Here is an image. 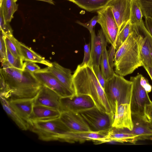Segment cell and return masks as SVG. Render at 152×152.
<instances>
[{
    "instance_id": "6da1fadb",
    "label": "cell",
    "mask_w": 152,
    "mask_h": 152,
    "mask_svg": "<svg viewBox=\"0 0 152 152\" xmlns=\"http://www.w3.org/2000/svg\"><path fill=\"white\" fill-rule=\"evenodd\" d=\"M0 77L6 86L4 96L7 100L21 99H34L42 84L33 73L12 66L6 61L1 63Z\"/></svg>"
},
{
    "instance_id": "7a4b0ae2",
    "label": "cell",
    "mask_w": 152,
    "mask_h": 152,
    "mask_svg": "<svg viewBox=\"0 0 152 152\" xmlns=\"http://www.w3.org/2000/svg\"><path fill=\"white\" fill-rule=\"evenodd\" d=\"M75 95L90 96L95 106L101 111L108 114L113 119L112 107L95 75L93 66L78 65L73 75Z\"/></svg>"
},
{
    "instance_id": "3957f363",
    "label": "cell",
    "mask_w": 152,
    "mask_h": 152,
    "mask_svg": "<svg viewBox=\"0 0 152 152\" xmlns=\"http://www.w3.org/2000/svg\"><path fill=\"white\" fill-rule=\"evenodd\" d=\"M140 24H132L133 31L115 52L113 66L118 75L126 76L142 66L140 53L144 36Z\"/></svg>"
},
{
    "instance_id": "277c9868",
    "label": "cell",
    "mask_w": 152,
    "mask_h": 152,
    "mask_svg": "<svg viewBox=\"0 0 152 152\" xmlns=\"http://www.w3.org/2000/svg\"><path fill=\"white\" fill-rule=\"evenodd\" d=\"M132 86L131 81L115 73L107 81L104 91L114 113L116 106L122 104H130Z\"/></svg>"
},
{
    "instance_id": "5b68a950",
    "label": "cell",
    "mask_w": 152,
    "mask_h": 152,
    "mask_svg": "<svg viewBox=\"0 0 152 152\" xmlns=\"http://www.w3.org/2000/svg\"><path fill=\"white\" fill-rule=\"evenodd\" d=\"M29 130L35 133L39 139L44 141L64 142L66 133L70 131L60 118L42 121H33Z\"/></svg>"
},
{
    "instance_id": "8992f818",
    "label": "cell",
    "mask_w": 152,
    "mask_h": 152,
    "mask_svg": "<svg viewBox=\"0 0 152 152\" xmlns=\"http://www.w3.org/2000/svg\"><path fill=\"white\" fill-rule=\"evenodd\" d=\"M141 75L138 74L130 77V80L133 84L130 106L132 115L145 119V106L152 102L148 93L140 84Z\"/></svg>"
},
{
    "instance_id": "52a82bcc",
    "label": "cell",
    "mask_w": 152,
    "mask_h": 152,
    "mask_svg": "<svg viewBox=\"0 0 152 152\" xmlns=\"http://www.w3.org/2000/svg\"><path fill=\"white\" fill-rule=\"evenodd\" d=\"M96 12L97 23L100 25L107 42L115 47L119 30L111 9L106 6Z\"/></svg>"
},
{
    "instance_id": "ba28073f",
    "label": "cell",
    "mask_w": 152,
    "mask_h": 152,
    "mask_svg": "<svg viewBox=\"0 0 152 152\" xmlns=\"http://www.w3.org/2000/svg\"><path fill=\"white\" fill-rule=\"evenodd\" d=\"M79 113L92 131L107 130L112 127V118L107 113L101 111L96 106Z\"/></svg>"
},
{
    "instance_id": "9c48e42d",
    "label": "cell",
    "mask_w": 152,
    "mask_h": 152,
    "mask_svg": "<svg viewBox=\"0 0 152 152\" xmlns=\"http://www.w3.org/2000/svg\"><path fill=\"white\" fill-rule=\"evenodd\" d=\"M35 77L42 84L53 90L61 97H71L75 94L62 83L47 67L41 69L33 73Z\"/></svg>"
},
{
    "instance_id": "30bf717a",
    "label": "cell",
    "mask_w": 152,
    "mask_h": 152,
    "mask_svg": "<svg viewBox=\"0 0 152 152\" xmlns=\"http://www.w3.org/2000/svg\"><path fill=\"white\" fill-rule=\"evenodd\" d=\"M60 104L61 112L71 111L79 113L95 106L92 99L90 96L85 95L61 97Z\"/></svg>"
},
{
    "instance_id": "8fae6325",
    "label": "cell",
    "mask_w": 152,
    "mask_h": 152,
    "mask_svg": "<svg viewBox=\"0 0 152 152\" xmlns=\"http://www.w3.org/2000/svg\"><path fill=\"white\" fill-rule=\"evenodd\" d=\"M112 126L132 130L133 122L130 104H122L115 107Z\"/></svg>"
},
{
    "instance_id": "7c38bea8",
    "label": "cell",
    "mask_w": 152,
    "mask_h": 152,
    "mask_svg": "<svg viewBox=\"0 0 152 152\" xmlns=\"http://www.w3.org/2000/svg\"><path fill=\"white\" fill-rule=\"evenodd\" d=\"M131 1V0H110L106 6L111 9L119 31L122 26L130 20Z\"/></svg>"
},
{
    "instance_id": "4fadbf2b",
    "label": "cell",
    "mask_w": 152,
    "mask_h": 152,
    "mask_svg": "<svg viewBox=\"0 0 152 152\" xmlns=\"http://www.w3.org/2000/svg\"><path fill=\"white\" fill-rule=\"evenodd\" d=\"M61 97L53 90L42 85L34 99V105L45 106L60 110Z\"/></svg>"
},
{
    "instance_id": "5bb4252c",
    "label": "cell",
    "mask_w": 152,
    "mask_h": 152,
    "mask_svg": "<svg viewBox=\"0 0 152 152\" xmlns=\"http://www.w3.org/2000/svg\"><path fill=\"white\" fill-rule=\"evenodd\" d=\"M108 130L99 131H69L65 134L64 142L71 143H82L86 141H91L96 144H98L100 140L106 135Z\"/></svg>"
},
{
    "instance_id": "9a60e30c",
    "label": "cell",
    "mask_w": 152,
    "mask_h": 152,
    "mask_svg": "<svg viewBox=\"0 0 152 152\" xmlns=\"http://www.w3.org/2000/svg\"><path fill=\"white\" fill-rule=\"evenodd\" d=\"M59 118L70 131H92L88 123L79 113L71 111L61 112Z\"/></svg>"
},
{
    "instance_id": "2e32d148",
    "label": "cell",
    "mask_w": 152,
    "mask_h": 152,
    "mask_svg": "<svg viewBox=\"0 0 152 152\" xmlns=\"http://www.w3.org/2000/svg\"><path fill=\"white\" fill-rule=\"evenodd\" d=\"M138 140V137L131 133L129 130L112 126L107 130L104 136L100 140L98 144L113 141L135 144Z\"/></svg>"
},
{
    "instance_id": "e0dca14e",
    "label": "cell",
    "mask_w": 152,
    "mask_h": 152,
    "mask_svg": "<svg viewBox=\"0 0 152 152\" xmlns=\"http://www.w3.org/2000/svg\"><path fill=\"white\" fill-rule=\"evenodd\" d=\"M90 34L92 66H99L101 56L107 42L101 29L98 31L97 35L94 30Z\"/></svg>"
},
{
    "instance_id": "ac0fdd59",
    "label": "cell",
    "mask_w": 152,
    "mask_h": 152,
    "mask_svg": "<svg viewBox=\"0 0 152 152\" xmlns=\"http://www.w3.org/2000/svg\"><path fill=\"white\" fill-rule=\"evenodd\" d=\"M12 107L20 117L28 125L34 105V99H21L8 100Z\"/></svg>"
},
{
    "instance_id": "d6986e66",
    "label": "cell",
    "mask_w": 152,
    "mask_h": 152,
    "mask_svg": "<svg viewBox=\"0 0 152 152\" xmlns=\"http://www.w3.org/2000/svg\"><path fill=\"white\" fill-rule=\"evenodd\" d=\"M47 67L49 71L75 94L73 83V75L70 69L63 67L56 62H52L51 65Z\"/></svg>"
},
{
    "instance_id": "ffe728a7",
    "label": "cell",
    "mask_w": 152,
    "mask_h": 152,
    "mask_svg": "<svg viewBox=\"0 0 152 152\" xmlns=\"http://www.w3.org/2000/svg\"><path fill=\"white\" fill-rule=\"evenodd\" d=\"M140 26L144 36L140 53L142 66L152 67V37L146 28L144 22Z\"/></svg>"
},
{
    "instance_id": "44dd1931",
    "label": "cell",
    "mask_w": 152,
    "mask_h": 152,
    "mask_svg": "<svg viewBox=\"0 0 152 152\" xmlns=\"http://www.w3.org/2000/svg\"><path fill=\"white\" fill-rule=\"evenodd\" d=\"M60 110L42 105H34L30 118L33 121L46 120L59 118Z\"/></svg>"
},
{
    "instance_id": "7402d4cb",
    "label": "cell",
    "mask_w": 152,
    "mask_h": 152,
    "mask_svg": "<svg viewBox=\"0 0 152 152\" xmlns=\"http://www.w3.org/2000/svg\"><path fill=\"white\" fill-rule=\"evenodd\" d=\"M133 117V127L132 130H129L130 132L137 136L139 140H152V131L148 127L146 121L145 119Z\"/></svg>"
},
{
    "instance_id": "603a6c76",
    "label": "cell",
    "mask_w": 152,
    "mask_h": 152,
    "mask_svg": "<svg viewBox=\"0 0 152 152\" xmlns=\"http://www.w3.org/2000/svg\"><path fill=\"white\" fill-rule=\"evenodd\" d=\"M0 98L1 102L4 110L18 126L22 130H28V124L22 119L12 108L8 100L1 96H0Z\"/></svg>"
},
{
    "instance_id": "cb8c5ba5",
    "label": "cell",
    "mask_w": 152,
    "mask_h": 152,
    "mask_svg": "<svg viewBox=\"0 0 152 152\" xmlns=\"http://www.w3.org/2000/svg\"><path fill=\"white\" fill-rule=\"evenodd\" d=\"M19 46L23 61H31L48 66L51 65L52 62L45 60L24 44L20 42Z\"/></svg>"
},
{
    "instance_id": "d4e9b609",
    "label": "cell",
    "mask_w": 152,
    "mask_h": 152,
    "mask_svg": "<svg viewBox=\"0 0 152 152\" xmlns=\"http://www.w3.org/2000/svg\"><path fill=\"white\" fill-rule=\"evenodd\" d=\"M110 0H74L72 2L89 12L97 11L106 7Z\"/></svg>"
},
{
    "instance_id": "484cf974",
    "label": "cell",
    "mask_w": 152,
    "mask_h": 152,
    "mask_svg": "<svg viewBox=\"0 0 152 152\" xmlns=\"http://www.w3.org/2000/svg\"><path fill=\"white\" fill-rule=\"evenodd\" d=\"M18 5L14 0H1L0 1V10L5 22L10 23L17 11Z\"/></svg>"
},
{
    "instance_id": "4316f807",
    "label": "cell",
    "mask_w": 152,
    "mask_h": 152,
    "mask_svg": "<svg viewBox=\"0 0 152 152\" xmlns=\"http://www.w3.org/2000/svg\"><path fill=\"white\" fill-rule=\"evenodd\" d=\"M101 71L105 79L107 81L111 78L115 73L111 66L109 61L108 53L106 47L103 52L100 61Z\"/></svg>"
},
{
    "instance_id": "83f0119b",
    "label": "cell",
    "mask_w": 152,
    "mask_h": 152,
    "mask_svg": "<svg viewBox=\"0 0 152 152\" xmlns=\"http://www.w3.org/2000/svg\"><path fill=\"white\" fill-rule=\"evenodd\" d=\"M142 11L137 0H131L130 21L132 24H138L143 22Z\"/></svg>"
},
{
    "instance_id": "f1b7e54d",
    "label": "cell",
    "mask_w": 152,
    "mask_h": 152,
    "mask_svg": "<svg viewBox=\"0 0 152 152\" xmlns=\"http://www.w3.org/2000/svg\"><path fill=\"white\" fill-rule=\"evenodd\" d=\"M133 31L132 25L130 20L122 26L118 33L115 43V48L116 50L126 40Z\"/></svg>"
},
{
    "instance_id": "f546056e",
    "label": "cell",
    "mask_w": 152,
    "mask_h": 152,
    "mask_svg": "<svg viewBox=\"0 0 152 152\" xmlns=\"http://www.w3.org/2000/svg\"><path fill=\"white\" fill-rule=\"evenodd\" d=\"M5 41L7 48L11 53L16 57L22 59L19 46L20 42L13 35H5Z\"/></svg>"
},
{
    "instance_id": "4dcf8cb0",
    "label": "cell",
    "mask_w": 152,
    "mask_h": 152,
    "mask_svg": "<svg viewBox=\"0 0 152 152\" xmlns=\"http://www.w3.org/2000/svg\"><path fill=\"white\" fill-rule=\"evenodd\" d=\"M7 59L8 62L14 67L23 70V63L22 59L18 58L13 55L7 48Z\"/></svg>"
},
{
    "instance_id": "1f68e13d",
    "label": "cell",
    "mask_w": 152,
    "mask_h": 152,
    "mask_svg": "<svg viewBox=\"0 0 152 152\" xmlns=\"http://www.w3.org/2000/svg\"><path fill=\"white\" fill-rule=\"evenodd\" d=\"M145 18H152V0H137Z\"/></svg>"
},
{
    "instance_id": "d6a6232c",
    "label": "cell",
    "mask_w": 152,
    "mask_h": 152,
    "mask_svg": "<svg viewBox=\"0 0 152 152\" xmlns=\"http://www.w3.org/2000/svg\"><path fill=\"white\" fill-rule=\"evenodd\" d=\"M90 46V43L86 44L84 45V56L83 62L80 64H79L80 66L84 65L93 66Z\"/></svg>"
},
{
    "instance_id": "836d02e7",
    "label": "cell",
    "mask_w": 152,
    "mask_h": 152,
    "mask_svg": "<svg viewBox=\"0 0 152 152\" xmlns=\"http://www.w3.org/2000/svg\"><path fill=\"white\" fill-rule=\"evenodd\" d=\"M0 61L1 63L7 61V47L5 41V35L0 31Z\"/></svg>"
},
{
    "instance_id": "e575fe53",
    "label": "cell",
    "mask_w": 152,
    "mask_h": 152,
    "mask_svg": "<svg viewBox=\"0 0 152 152\" xmlns=\"http://www.w3.org/2000/svg\"><path fill=\"white\" fill-rule=\"evenodd\" d=\"M0 31L5 35L10 36L13 35V31L9 23L5 22L2 12L0 10Z\"/></svg>"
},
{
    "instance_id": "d590c367",
    "label": "cell",
    "mask_w": 152,
    "mask_h": 152,
    "mask_svg": "<svg viewBox=\"0 0 152 152\" xmlns=\"http://www.w3.org/2000/svg\"><path fill=\"white\" fill-rule=\"evenodd\" d=\"M98 20V16L96 15L93 17L90 20L86 23H83L78 20H77L76 22L87 28L91 33L94 30V28L97 23Z\"/></svg>"
},
{
    "instance_id": "8d00e7d4",
    "label": "cell",
    "mask_w": 152,
    "mask_h": 152,
    "mask_svg": "<svg viewBox=\"0 0 152 152\" xmlns=\"http://www.w3.org/2000/svg\"><path fill=\"white\" fill-rule=\"evenodd\" d=\"M23 70L32 73L41 69L40 67L35 62L30 61H25L23 63Z\"/></svg>"
},
{
    "instance_id": "74e56055",
    "label": "cell",
    "mask_w": 152,
    "mask_h": 152,
    "mask_svg": "<svg viewBox=\"0 0 152 152\" xmlns=\"http://www.w3.org/2000/svg\"><path fill=\"white\" fill-rule=\"evenodd\" d=\"M93 68L98 80L104 90L107 80L103 76L100 69L99 66H93Z\"/></svg>"
},
{
    "instance_id": "f35d334b",
    "label": "cell",
    "mask_w": 152,
    "mask_h": 152,
    "mask_svg": "<svg viewBox=\"0 0 152 152\" xmlns=\"http://www.w3.org/2000/svg\"><path fill=\"white\" fill-rule=\"evenodd\" d=\"M145 120L152 121V102L145 106Z\"/></svg>"
},
{
    "instance_id": "ab89813d",
    "label": "cell",
    "mask_w": 152,
    "mask_h": 152,
    "mask_svg": "<svg viewBox=\"0 0 152 152\" xmlns=\"http://www.w3.org/2000/svg\"><path fill=\"white\" fill-rule=\"evenodd\" d=\"M140 83L141 85L148 93L150 92L152 90V87L149 83L148 80L142 75L140 79Z\"/></svg>"
},
{
    "instance_id": "60d3db41",
    "label": "cell",
    "mask_w": 152,
    "mask_h": 152,
    "mask_svg": "<svg viewBox=\"0 0 152 152\" xmlns=\"http://www.w3.org/2000/svg\"><path fill=\"white\" fill-rule=\"evenodd\" d=\"M116 50L114 46L111 45L109 48L108 51V58L110 64L112 68H113V66L114 58Z\"/></svg>"
},
{
    "instance_id": "b9f144b4",
    "label": "cell",
    "mask_w": 152,
    "mask_h": 152,
    "mask_svg": "<svg viewBox=\"0 0 152 152\" xmlns=\"http://www.w3.org/2000/svg\"><path fill=\"white\" fill-rule=\"evenodd\" d=\"M144 23L145 27L150 34L152 37V18L147 17L145 18Z\"/></svg>"
},
{
    "instance_id": "7bdbcfd3",
    "label": "cell",
    "mask_w": 152,
    "mask_h": 152,
    "mask_svg": "<svg viewBox=\"0 0 152 152\" xmlns=\"http://www.w3.org/2000/svg\"><path fill=\"white\" fill-rule=\"evenodd\" d=\"M152 80V67H144Z\"/></svg>"
},
{
    "instance_id": "ee69618b",
    "label": "cell",
    "mask_w": 152,
    "mask_h": 152,
    "mask_svg": "<svg viewBox=\"0 0 152 152\" xmlns=\"http://www.w3.org/2000/svg\"><path fill=\"white\" fill-rule=\"evenodd\" d=\"M38 1H42L44 2H47L50 4L54 5L55 3L54 1H53V0H37Z\"/></svg>"
},
{
    "instance_id": "f6af8a7d",
    "label": "cell",
    "mask_w": 152,
    "mask_h": 152,
    "mask_svg": "<svg viewBox=\"0 0 152 152\" xmlns=\"http://www.w3.org/2000/svg\"><path fill=\"white\" fill-rule=\"evenodd\" d=\"M145 120L147 121L148 127L152 131V121Z\"/></svg>"
},
{
    "instance_id": "bcb514c9",
    "label": "cell",
    "mask_w": 152,
    "mask_h": 152,
    "mask_svg": "<svg viewBox=\"0 0 152 152\" xmlns=\"http://www.w3.org/2000/svg\"><path fill=\"white\" fill-rule=\"evenodd\" d=\"M67 0L69 1H70L71 2H72L74 0Z\"/></svg>"
},
{
    "instance_id": "7dc6e473",
    "label": "cell",
    "mask_w": 152,
    "mask_h": 152,
    "mask_svg": "<svg viewBox=\"0 0 152 152\" xmlns=\"http://www.w3.org/2000/svg\"><path fill=\"white\" fill-rule=\"evenodd\" d=\"M14 1H15L16 2V1H17V0H14Z\"/></svg>"
},
{
    "instance_id": "c3c4849f",
    "label": "cell",
    "mask_w": 152,
    "mask_h": 152,
    "mask_svg": "<svg viewBox=\"0 0 152 152\" xmlns=\"http://www.w3.org/2000/svg\"><path fill=\"white\" fill-rule=\"evenodd\" d=\"M1 1V0H0V1Z\"/></svg>"
}]
</instances>
